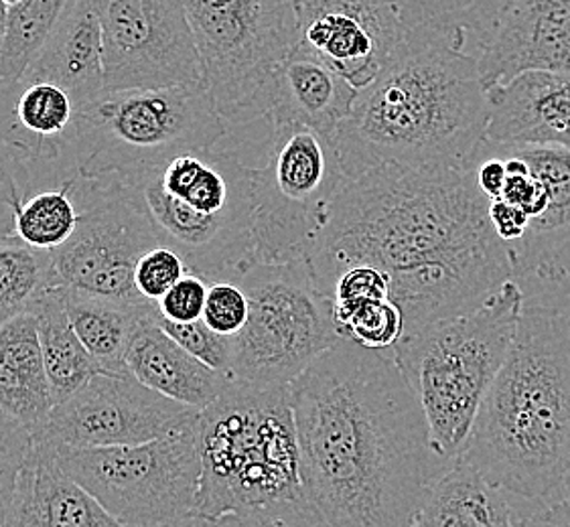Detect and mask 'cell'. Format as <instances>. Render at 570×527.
<instances>
[{"mask_svg":"<svg viewBox=\"0 0 570 527\" xmlns=\"http://www.w3.org/2000/svg\"><path fill=\"white\" fill-rule=\"evenodd\" d=\"M71 196L80 209L78 228L49 252L61 287L150 305L135 285L138 260L163 246L147 213L112 177L90 181L73 171Z\"/></svg>","mask_w":570,"mask_h":527,"instance_id":"obj_13","label":"cell"},{"mask_svg":"<svg viewBox=\"0 0 570 527\" xmlns=\"http://www.w3.org/2000/svg\"><path fill=\"white\" fill-rule=\"evenodd\" d=\"M510 494L455 460L422 499L409 527H520Z\"/></svg>","mask_w":570,"mask_h":527,"instance_id":"obj_26","label":"cell"},{"mask_svg":"<svg viewBox=\"0 0 570 527\" xmlns=\"http://www.w3.org/2000/svg\"><path fill=\"white\" fill-rule=\"evenodd\" d=\"M29 161L21 150L0 147V240L17 238V216L31 185Z\"/></svg>","mask_w":570,"mask_h":527,"instance_id":"obj_38","label":"cell"},{"mask_svg":"<svg viewBox=\"0 0 570 527\" xmlns=\"http://www.w3.org/2000/svg\"><path fill=\"white\" fill-rule=\"evenodd\" d=\"M7 19H9V9H7V4L0 0V53H2L4 37H7Z\"/></svg>","mask_w":570,"mask_h":527,"instance_id":"obj_47","label":"cell"},{"mask_svg":"<svg viewBox=\"0 0 570 527\" xmlns=\"http://www.w3.org/2000/svg\"><path fill=\"white\" fill-rule=\"evenodd\" d=\"M61 287L51 253L19 238L0 240V325L31 312L51 288Z\"/></svg>","mask_w":570,"mask_h":527,"instance_id":"obj_30","label":"cell"},{"mask_svg":"<svg viewBox=\"0 0 570 527\" xmlns=\"http://www.w3.org/2000/svg\"><path fill=\"white\" fill-rule=\"evenodd\" d=\"M197 418L199 410L160 396L132 376L98 374L53 406L33 440L51 447H132L171 435Z\"/></svg>","mask_w":570,"mask_h":527,"instance_id":"obj_15","label":"cell"},{"mask_svg":"<svg viewBox=\"0 0 570 527\" xmlns=\"http://www.w3.org/2000/svg\"><path fill=\"white\" fill-rule=\"evenodd\" d=\"M78 0H23L9 9L0 78L19 81Z\"/></svg>","mask_w":570,"mask_h":527,"instance_id":"obj_31","label":"cell"},{"mask_svg":"<svg viewBox=\"0 0 570 527\" xmlns=\"http://www.w3.org/2000/svg\"><path fill=\"white\" fill-rule=\"evenodd\" d=\"M488 96L490 142L570 149V73L528 71Z\"/></svg>","mask_w":570,"mask_h":527,"instance_id":"obj_19","label":"cell"},{"mask_svg":"<svg viewBox=\"0 0 570 527\" xmlns=\"http://www.w3.org/2000/svg\"><path fill=\"white\" fill-rule=\"evenodd\" d=\"M562 497H570V455L569 463H567V473H564V483H562V491H560L559 499Z\"/></svg>","mask_w":570,"mask_h":527,"instance_id":"obj_48","label":"cell"},{"mask_svg":"<svg viewBox=\"0 0 570 527\" xmlns=\"http://www.w3.org/2000/svg\"><path fill=\"white\" fill-rule=\"evenodd\" d=\"M207 285L202 276L187 275L157 302L160 319L171 322H195L204 319Z\"/></svg>","mask_w":570,"mask_h":527,"instance_id":"obj_42","label":"cell"},{"mask_svg":"<svg viewBox=\"0 0 570 527\" xmlns=\"http://www.w3.org/2000/svg\"><path fill=\"white\" fill-rule=\"evenodd\" d=\"M51 410L39 325L31 310L0 325V412L35 435Z\"/></svg>","mask_w":570,"mask_h":527,"instance_id":"obj_25","label":"cell"},{"mask_svg":"<svg viewBox=\"0 0 570 527\" xmlns=\"http://www.w3.org/2000/svg\"><path fill=\"white\" fill-rule=\"evenodd\" d=\"M357 90L337 71L297 46L276 73L271 125H298L335 140L337 130L352 115Z\"/></svg>","mask_w":570,"mask_h":527,"instance_id":"obj_22","label":"cell"},{"mask_svg":"<svg viewBox=\"0 0 570 527\" xmlns=\"http://www.w3.org/2000/svg\"><path fill=\"white\" fill-rule=\"evenodd\" d=\"M228 132L204 83L104 92L78 108L69 149L81 179L126 177L183 152L214 150Z\"/></svg>","mask_w":570,"mask_h":527,"instance_id":"obj_8","label":"cell"},{"mask_svg":"<svg viewBox=\"0 0 570 527\" xmlns=\"http://www.w3.org/2000/svg\"><path fill=\"white\" fill-rule=\"evenodd\" d=\"M53 448L61 469L125 527H173L197 517L199 418L132 447Z\"/></svg>","mask_w":570,"mask_h":527,"instance_id":"obj_11","label":"cell"},{"mask_svg":"<svg viewBox=\"0 0 570 527\" xmlns=\"http://www.w3.org/2000/svg\"><path fill=\"white\" fill-rule=\"evenodd\" d=\"M248 312L250 302L238 282L219 280L207 288L204 321L212 331L224 337H236L248 321Z\"/></svg>","mask_w":570,"mask_h":527,"instance_id":"obj_40","label":"cell"},{"mask_svg":"<svg viewBox=\"0 0 570 527\" xmlns=\"http://www.w3.org/2000/svg\"><path fill=\"white\" fill-rule=\"evenodd\" d=\"M118 181L147 213L160 243L207 285L236 280L256 262L254 169L234 155L183 152Z\"/></svg>","mask_w":570,"mask_h":527,"instance_id":"obj_5","label":"cell"},{"mask_svg":"<svg viewBox=\"0 0 570 527\" xmlns=\"http://www.w3.org/2000/svg\"><path fill=\"white\" fill-rule=\"evenodd\" d=\"M61 297L73 331L98 366L106 374L128 376V349L140 325L159 312L157 302L130 305L68 287H61Z\"/></svg>","mask_w":570,"mask_h":527,"instance_id":"obj_27","label":"cell"},{"mask_svg":"<svg viewBox=\"0 0 570 527\" xmlns=\"http://www.w3.org/2000/svg\"><path fill=\"white\" fill-rule=\"evenodd\" d=\"M490 223L498 240L503 241L505 246H513L524 240L530 228V218L520 207L512 206L503 199H493L490 201Z\"/></svg>","mask_w":570,"mask_h":527,"instance_id":"obj_43","label":"cell"},{"mask_svg":"<svg viewBox=\"0 0 570 527\" xmlns=\"http://www.w3.org/2000/svg\"><path fill=\"white\" fill-rule=\"evenodd\" d=\"M157 322L160 329L167 332L175 344L181 345L187 354H191L202 364L216 369L219 374H226L229 378L232 337L212 331L204 319L195 322H171L160 319V315H157Z\"/></svg>","mask_w":570,"mask_h":527,"instance_id":"obj_37","label":"cell"},{"mask_svg":"<svg viewBox=\"0 0 570 527\" xmlns=\"http://www.w3.org/2000/svg\"><path fill=\"white\" fill-rule=\"evenodd\" d=\"M465 47L455 29H406L335 135L347 179L389 165L471 169L488 138L490 96Z\"/></svg>","mask_w":570,"mask_h":527,"instance_id":"obj_2","label":"cell"},{"mask_svg":"<svg viewBox=\"0 0 570 527\" xmlns=\"http://www.w3.org/2000/svg\"><path fill=\"white\" fill-rule=\"evenodd\" d=\"M570 455V310L525 300L512 351L461 457L505 494L559 499Z\"/></svg>","mask_w":570,"mask_h":527,"instance_id":"obj_4","label":"cell"},{"mask_svg":"<svg viewBox=\"0 0 570 527\" xmlns=\"http://www.w3.org/2000/svg\"><path fill=\"white\" fill-rule=\"evenodd\" d=\"M157 315L140 325L130 344L126 356L128 376L169 400L204 412L228 390L232 379L175 344L160 329Z\"/></svg>","mask_w":570,"mask_h":527,"instance_id":"obj_24","label":"cell"},{"mask_svg":"<svg viewBox=\"0 0 570 527\" xmlns=\"http://www.w3.org/2000/svg\"><path fill=\"white\" fill-rule=\"evenodd\" d=\"M303 491L325 527H409L453 460L386 351L340 339L291 384Z\"/></svg>","mask_w":570,"mask_h":527,"instance_id":"obj_1","label":"cell"},{"mask_svg":"<svg viewBox=\"0 0 570 527\" xmlns=\"http://www.w3.org/2000/svg\"><path fill=\"white\" fill-rule=\"evenodd\" d=\"M490 199L473 169L377 167L347 179L308 252L317 285L331 297L352 266L399 272L498 243Z\"/></svg>","mask_w":570,"mask_h":527,"instance_id":"obj_3","label":"cell"},{"mask_svg":"<svg viewBox=\"0 0 570 527\" xmlns=\"http://www.w3.org/2000/svg\"><path fill=\"white\" fill-rule=\"evenodd\" d=\"M471 169L475 172V183L480 187L483 196L488 197L490 201L502 197L503 187L508 181V165L503 159L480 150Z\"/></svg>","mask_w":570,"mask_h":527,"instance_id":"obj_45","label":"cell"},{"mask_svg":"<svg viewBox=\"0 0 570 527\" xmlns=\"http://www.w3.org/2000/svg\"><path fill=\"white\" fill-rule=\"evenodd\" d=\"M238 282L248 321L232 337L229 379L258 388L291 386L342 339L333 302L307 262H252Z\"/></svg>","mask_w":570,"mask_h":527,"instance_id":"obj_10","label":"cell"},{"mask_svg":"<svg viewBox=\"0 0 570 527\" xmlns=\"http://www.w3.org/2000/svg\"><path fill=\"white\" fill-rule=\"evenodd\" d=\"M386 298H390L389 272L367 264L347 268L345 272L337 276L335 285L331 288L333 315H342L355 307H362L365 302L386 300Z\"/></svg>","mask_w":570,"mask_h":527,"instance_id":"obj_39","label":"cell"},{"mask_svg":"<svg viewBox=\"0 0 570 527\" xmlns=\"http://www.w3.org/2000/svg\"><path fill=\"white\" fill-rule=\"evenodd\" d=\"M226 125L271 115L276 73L298 46L297 0H183Z\"/></svg>","mask_w":570,"mask_h":527,"instance_id":"obj_9","label":"cell"},{"mask_svg":"<svg viewBox=\"0 0 570 527\" xmlns=\"http://www.w3.org/2000/svg\"><path fill=\"white\" fill-rule=\"evenodd\" d=\"M33 312L39 325V339L46 359L51 398L53 406H58L71 398L76 391H80L94 376L106 371L88 354L80 337L73 331L63 307L61 287L51 288L35 305Z\"/></svg>","mask_w":570,"mask_h":527,"instance_id":"obj_28","label":"cell"},{"mask_svg":"<svg viewBox=\"0 0 570 527\" xmlns=\"http://www.w3.org/2000/svg\"><path fill=\"white\" fill-rule=\"evenodd\" d=\"M345 183L335 140L298 125L273 127L266 165L254 169L256 262H307Z\"/></svg>","mask_w":570,"mask_h":527,"instance_id":"obj_12","label":"cell"},{"mask_svg":"<svg viewBox=\"0 0 570 527\" xmlns=\"http://www.w3.org/2000/svg\"><path fill=\"white\" fill-rule=\"evenodd\" d=\"M199 448L197 517L305 497L291 386L232 381L199 412Z\"/></svg>","mask_w":570,"mask_h":527,"instance_id":"obj_7","label":"cell"},{"mask_svg":"<svg viewBox=\"0 0 570 527\" xmlns=\"http://www.w3.org/2000/svg\"><path fill=\"white\" fill-rule=\"evenodd\" d=\"M548 191L547 211L530 221L524 240L508 246L513 276H537L547 282L570 278V149L560 147H513Z\"/></svg>","mask_w":570,"mask_h":527,"instance_id":"obj_20","label":"cell"},{"mask_svg":"<svg viewBox=\"0 0 570 527\" xmlns=\"http://www.w3.org/2000/svg\"><path fill=\"white\" fill-rule=\"evenodd\" d=\"M333 319L343 339L365 349L389 351L404 337V317L392 298L365 302L342 315H333Z\"/></svg>","mask_w":570,"mask_h":527,"instance_id":"obj_34","label":"cell"},{"mask_svg":"<svg viewBox=\"0 0 570 527\" xmlns=\"http://www.w3.org/2000/svg\"><path fill=\"white\" fill-rule=\"evenodd\" d=\"M187 272L189 270L179 253L167 246H159L138 260L135 285L147 300L159 302Z\"/></svg>","mask_w":570,"mask_h":527,"instance_id":"obj_41","label":"cell"},{"mask_svg":"<svg viewBox=\"0 0 570 527\" xmlns=\"http://www.w3.org/2000/svg\"><path fill=\"white\" fill-rule=\"evenodd\" d=\"M80 209L71 196V177L56 189L39 191L24 201L17 216V238L31 248L53 252L73 236Z\"/></svg>","mask_w":570,"mask_h":527,"instance_id":"obj_32","label":"cell"},{"mask_svg":"<svg viewBox=\"0 0 570 527\" xmlns=\"http://www.w3.org/2000/svg\"><path fill=\"white\" fill-rule=\"evenodd\" d=\"M520 527H570V497L534 504L520 519Z\"/></svg>","mask_w":570,"mask_h":527,"instance_id":"obj_46","label":"cell"},{"mask_svg":"<svg viewBox=\"0 0 570 527\" xmlns=\"http://www.w3.org/2000/svg\"><path fill=\"white\" fill-rule=\"evenodd\" d=\"M33 450V435L0 412V527L4 526L24 463Z\"/></svg>","mask_w":570,"mask_h":527,"instance_id":"obj_36","label":"cell"},{"mask_svg":"<svg viewBox=\"0 0 570 527\" xmlns=\"http://www.w3.org/2000/svg\"><path fill=\"white\" fill-rule=\"evenodd\" d=\"M209 524L212 527H325L307 497L242 507Z\"/></svg>","mask_w":570,"mask_h":527,"instance_id":"obj_35","label":"cell"},{"mask_svg":"<svg viewBox=\"0 0 570 527\" xmlns=\"http://www.w3.org/2000/svg\"><path fill=\"white\" fill-rule=\"evenodd\" d=\"M19 81L56 83L71 96L76 108L106 92L102 27L90 0H78L69 9Z\"/></svg>","mask_w":570,"mask_h":527,"instance_id":"obj_23","label":"cell"},{"mask_svg":"<svg viewBox=\"0 0 570 527\" xmlns=\"http://www.w3.org/2000/svg\"><path fill=\"white\" fill-rule=\"evenodd\" d=\"M4 4H7V9H12V7H17V4H21L23 0H2Z\"/></svg>","mask_w":570,"mask_h":527,"instance_id":"obj_50","label":"cell"},{"mask_svg":"<svg viewBox=\"0 0 570 527\" xmlns=\"http://www.w3.org/2000/svg\"><path fill=\"white\" fill-rule=\"evenodd\" d=\"M389 276L390 298L404 317V337L480 309L505 282L515 280L503 241Z\"/></svg>","mask_w":570,"mask_h":527,"instance_id":"obj_17","label":"cell"},{"mask_svg":"<svg viewBox=\"0 0 570 527\" xmlns=\"http://www.w3.org/2000/svg\"><path fill=\"white\" fill-rule=\"evenodd\" d=\"M102 27L106 92L204 83L183 0H90Z\"/></svg>","mask_w":570,"mask_h":527,"instance_id":"obj_14","label":"cell"},{"mask_svg":"<svg viewBox=\"0 0 570 527\" xmlns=\"http://www.w3.org/2000/svg\"><path fill=\"white\" fill-rule=\"evenodd\" d=\"M473 56L488 90L528 71L570 73V0H510Z\"/></svg>","mask_w":570,"mask_h":527,"instance_id":"obj_18","label":"cell"},{"mask_svg":"<svg viewBox=\"0 0 570 527\" xmlns=\"http://www.w3.org/2000/svg\"><path fill=\"white\" fill-rule=\"evenodd\" d=\"M173 527H212L209 524V519H204V517H195L191 521H185V524H179V526Z\"/></svg>","mask_w":570,"mask_h":527,"instance_id":"obj_49","label":"cell"},{"mask_svg":"<svg viewBox=\"0 0 570 527\" xmlns=\"http://www.w3.org/2000/svg\"><path fill=\"white\" fill-rule=\"evenodd\" d=\"M525 305L524 288L505 282L480 309L436 322L392 349L419 398L433 447L455 463L475 416L512 351Z\"/></svg>","mask_w":570,"mask_h":527,"instance_id":"obj_6","label":"cell"},{"mask_svg":"<svg viewBox=\"0 0 570 527\" xmlns=\"http://www.w3.org/2000/svg\"><path fill=\"white\" fill-rule=\"evenodd\" d=\"M2 527H125L59 465L56 448L35 443Z\"/></svg>","mask_w":570,"mask_h":527,"instance_id":"obj_21","label":"cell"},{"mask_svg":"<svg viewBox=\"0 0 570 527\" xmlns=\"http://www.w3.org/2000/svg\"><path fill=\"white\" fill-rule=\"evenodd\" d=\"M298 46L357 92L389 66L406 34L392 0H297Z\"/></svg>","mask_w":570,"mask_h":527,"instance_id":"obj_16","label":"cell"},{"mask_svg":"<svg viewBox=\"0 0 570 527\" xmlns=\"http://www.w3.org/2000/svg\"><path fill=\"white\" fill-rule=\"evenodd\" d=\"M21 81L2 80L0 78V147H11L14 150H23V137L17 127L14 106L21 93Z\"/></svg>","mask_w":570,"mask_h":527,"instance_id":"obj_44","label":"cell"},{"mask_svg":"<svg viewBox=\"0 0 570 527\" xmlns=\"http://www.w3.org/2000/svg\"><path fill=\"white\" fill-rule=\"evenodd\" d=\"M406 27L455 29L468 34L475 47L490 33L510 0H392Z\"/></svg>","mask_w":570,"mask_h":527,"instance_id":"obj_33","label":"cell"},{"mask_svg":"<svg viewBox=\"0 0 570 527\" xmlns=\"http://www.w3.org/2000/svg\"><path fill=\"white\" fill-rule=\"evenodd\" d=\"M21 86L14 116L23 137L24 155L31 161H53L63 157L71 145L78 112L71 96L49 81H21Z\"/></svg>","mask_w":570,"mask_h":527,"instance_id":"obj_29","label":"cell"}]
</instances>
